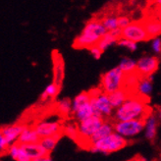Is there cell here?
<instances>
[{
  "instance_id": "obj_15",
  "label": "cell",
  "mask_w": 161,
  "mask_h": 161,
  "mask_svg": "<svg viewBox=\"0 0 161 161\" xmlns=\"http://www.w3.org/2000/svg\"><path fill=\"white\" fill-rule=\"evenodd\" d=\"M108 95H109L110 102L114 109H117L118 107H120L129 97H130L127 88H125V87L120 88V90H118L114 92H111Z\"/></svg>"
},
{
  "instance_id": "obj_36",
  "label": "cell",
  "mask_w": 161,
  "mask_h": 161,
  "mask_svg": "<svg viewBox=\"0 0 161 161\" xmlns=\"http://www.w3.org/2000/svg\"><path fill=\"white\" fill-rule=\"evenodd\" d=\"M154 3L157 6H161V0H154Z\"/></svg>"
},
{
  "instance_id": "obj_16",
  "label": "cell",
  "mask_w": 161,
  "mask_h": 161,
  "mask_svg": "<svg viewBox=\"0 0 161 161\" xmlns=\"http://www.w3.org/2000/svg\"><path fill=\"white\" fill-rule=\"evenodd\" d=\"M39 141H40V136L36 131V129L27 127L20 135L18 142L21 144H29V143L39 142Z\"/></svg>"
},
{
  "instance_id": "obj_13",
  "label": "cell",
  "mask_w": 161,
  "mask_h": 161,
  "mask_svg": "<svg viewBox=\"0 0 161 161\" xmlns=\"http://www.w3.org/2000/svg\"><path fill=\"white\" fill-rule=\"evenodd\" d=\"M157 118L153 114H149L146 118V124H144V138L148 141H153L157 133Z\"/></svg>"
},
{
  "instance_id": "obj_25",
  "label": "cell",
  "mask_w": 161,
  "mask_h": 161,
  "mask_svg": "<svg viewBox=\"0 0 161 161\" xmlns=\"http://www.w3.org/2000/svg\"><path fill=\"white\" fill-rule=\"evenodd\" d=\"M57 110L63 116H68L72 113V101L69 98H63L57 103Z\"/></svg>"
},
{
  "instance_id": "obj_32",
  "label": "cell",
  "mask_w": 161,
  "mask_h": 161,
  "mask_svg": "<svg viewBox=\"0 0 161 161\" xmlns=\"http://www.w3.org/2000/svg\"><path fill=\"white\" fill-rule=\"evenodd\" d=\"M91 53H92V55L93 56V57L95 58V59H99L100 58V56H101V54H102V50L100 49V48L97 46V45H93V46H92L91 48Z\"/></svg>"
},
{
  "instance_id": "obj_23",
  "label": "cell",
  "mask_w": 161,
  "mask_h": 161,
  "mask_svg": "<svg viewBox=\"0 0 161 161\" xmlns=\"http://www.w3.org/2000/svg\"><path fill=\"white\" fill-rule=\"evenodd\" d=\"M136 65H138L136 61L131 58H123L119 64V67L122 69L125 74H131L136 71Z\"/></svg>"
},
{
  "instance_id": "obj_30",
  "label": "cell",
  "mask_w": 161,
  "mask_h": 161,
  "mask_svg": "<svg viewBox=\"0 0 161 161\" xmlns=\"http://www.w3.org/2000/svg\"><path fill=\"white\" fill-rule=\"evenodd\" d=\"M131 24V20L129 19L126 16H121V17H118V28L120 29H124L127 26H129Z\"/></svg>"
},
{
  "instance_id": "obj_4",
  "label": "cell",
  "mask_w": 161,
  "mask_h": 161,
  "mask_svg": "<svg viewBox=\"0 0 161 161\" xmlns=\"http://www.w3.org/2000/svg\"><path fill=\"white\" fill-rule=\"evenodd\" d=\"M125 73L119 66L109 70L101 77V86L104 92H114L124 86Z\"/></svg>"
},
{
  "instance_id": "obj_22",
  "label": "cell",
  "mask_w": 161,
  "mask_h": 161,
  "mask_svg": "<svg viewBox=\"0 0 161 161\" xmlns=\"http://www.w3.org/2000/svg\"><path fill=\"white\" fill-rule=\"evenodd\" d=\"M117 42H118V38L114 37L109 31H107V33L98 40V42L96 45H97L102 51H105L109 46L113 45L114 43H117Z\"/></svg>"
},
{
  "instance_id": "obj_11",
  "label": "cell",
  "mask_w": 161,
  "mask_h": 161,
  "mask_svg": "<svg viewBox=\"0 0 161 161\" xmlns=\"http://www.w3.org/2000/svg\"><path fill=\"white\" fill-rule=\"evenodd\" d=\"M26 128L27 126L24 124H14L10 126H6L1 129L0 135L4 136L8 144H9V147H11L16 142H18L20 135Z\"/></svg>"
},
{
  "instance_id": "obj_14",
  "label": "cell",
  "mask_w": 161,
  "mask_h": 161,
  "mask_svg": "<svg viewBox=\"0 0 161 161\" xmlns=\"http://www.w3.org/2000/svg\"><path fill=\"white\" fill-rule=\"evenodd\" d=\"M114 132V124H111L110 122H105L104 121L103 124L97 129L96 131L90 139H88V144H92L95 142H97L103 138H105L108 135L112 134Z\"/></svg>"
},
{
  "instance_id": "obj_17",
  "label": "cell",
  "mask_w": 161,
  "mask_h": 161,
  "mask_svg": "<svg viewBox=\"0 0 161 161\" xmlns=\"http://www.w3.org/2000/svg\"><path fill=\"white\" fill-rule=\"evenodd\" d=\"M136 88L139 94L142 97L149 96L152 92V76L141 77Z\"/></svg>"
},
{
  "instance_id": "obj_35",
  "label": "cell",
  "mask_w": 161,
  "mask_h": 161,
  "mask_svg": "<svg viewBox=\"0 0 161 161\" xmlns=\"http://www.w3.org/2000/svg\"><path fill=\"white\" fill-rule=\"evenodd\" d=\"M140 161H152V160H151V159H148V158H147V157H142Z\"/></svg>"
},
{
  "instance_id": "obj_8",
  "label": "cell",
  "mask_w": 161,
  "mask_h": 161,
  "mask_svg": "<svg viewBox=\"0 0 161 161\" xmlns=\"http://www.w3.org/2000/svg\"><path fill=\"white\" fill-rule=\"evenodd\" d=\"M103 117L98 115H92L83 121H80L78 124L79 135L80 136L88 141V139L97 131V129L103 124Z\"/></svg>"
},
{
  "instance_id": "obj_19",
  "label": "cell",
  "mask_w": 161,
  "mask_h": 161,
  "mask_svg": "<svg viewBox=\"0 0 161 161\" xmlns=\"http://www.w3.org/2000/svg\"><path fill=\"white\" fill-rule=\"evenodd\" d=\"M144 27L147 31L149 39L155 38L161 35V20L157 19H149L144 21Z\"/></svg>"
},
{
  "instance_id": "obj_10",
  "label": "cell",
  "mask_w": 161,
  "mask_h": 161,
  "mask_svg": "<svg viewBox=\"0 0 161 161\" xmlns=\"http://www.w3.org/2000/svg\"><path fill=\"white\" fill-rule=\"evenodd\" d=\"M40 138L61 134L62 126L58 121H42L35 127Z\"/></svg>"
},
{
  "instance_id": "obj_12",
  "label": "cell",
  "mask_w": 161,
  "mask_h": 161,
  "mask_svg": "<svg viewBox=\"0 0 161 161\" xmlns=\"http://www.w3.org/2000/svg\"><path fill=\"white\" fill-rule=\"evenodd\" d=\"M9 156L14 161H31V157L29 155L28 151L24 147L23 144L21 143H14L11 147H9L7 150Z\"/></svg>"
},
{
  "instance_id": "obj_37",
  "label": "cell",
  "mask_w": 161,
  "mask_h": 161,
  "mask_svg": "<svg viewBox=\"0 0 161 161\" xmlns=\"http://www.w3.org/2000/svg\"><path fill=\"white\" fill-rule=\"evenodd\" d=\"M158 117H159V119L161 120V107H160V109H159V113H158Z\"/></svg>"
},
{
  "instance_id": "obj_29",
  "label": "cell",
  "mask_w": 161,
  "mask_h": 161,
  "mask_svg": "<svg viewBox=\"0 0 161 161\" xmlns=\"http://www.w3.org/2000/svg\"><path fill=\"white\" fill-rule=\"evenodd\" d=\"M103 26L107 31H112L118 28V18L116 17H107L102 21Z\"/></svg>"
},
{
  "instance_id": "obj_33",
  "label": "cell",
  "mask_w": 161,
  "mask_h": 161,
  "mask_svg": "<svg viewBox=\"0 0 161 161\" xmlns=\"http://www.w3.org/2000/svg\"><path fill=\"white\" fill-rule=\"evenodd\" d=\"M31 161H53V159L49 156V155H45V156H42V157H38V158H35Z\"/></svg>"
},
{
  "instance_id": "obj_34",
  "label": "cell",
  "mask_w": 161,
  "mask_h": 161,
  "mask_svg": "<svg viewBox=\"0 0 161 161\" xmlns=\"http://www.w3.org/2000/svg\"><path fill=\"white\" fill-rule=\"evenodd\" d=\"M157 18L159 20H161V6H158V9H157Z\"/></svg>"
},
{
  "instance_id": "obj_24",
  "label": "cell",
  "mask_w": 161,
  "mask_h": 161,
  "mask_svg": "<svg viewBox=\"0 0 161 161\" xmlns=\"http://www.w3.org/2000/svg\"><path fill=\"white\" fill-rule=\"evenodd\" d=\"M59 90H60V86L58 84H56L55 82L50 85H48L42 94V100L44 101L48 98L54 97V96L59 92Z\"/></svg>"
},
{
  "instance_id": "obj_27",
  "label": "cell",
  "mask_w": 161,
  "mask_h": 161,
  "mask_svg": "<svg viewBox=\"0 0 161 161\" xmlns=\"http://www.w3.org/2000/svg\"><path fill=\"white\" fill-rule=\"evenodd\" d=\"M117 44L120 45V46L126 47V48H128L129 50H131V51H136V48H138L136 42H133V40H130V39L124 38V37H120L118 39V42H117Z\"/></svg>"
},
{
  "instance_id": "obj_28",
  "label": "cell",
  "mask_w": 161,
  "mask_h": 161,
  "mask_svg": "<svg viewBox=\"0 0 161 161\" xmlns=\"http://www.w3.org/2000/svg\"><path fill=\"white\" fill-rule=\"evenodd\" d=\"M64 133H65L68 136L72 139H77L79 135V129L78 126H76L75 124H67L65 127H64Z\"/></svg>"
},
{
  "instance_id": "obj_7",
  "label": "cell",
  "mask_w": 161,
  "mask_h": 161,
  "mask_svg": "<svg viewBox=\"0 0 161 161\" xmlns=\"http://www.w3.org/2000/svg\"><path fill=\"white\" fill-rule=\"evenodd\" d=\"M127 39L133 40L135 42H147L149 40V36L144 27L143 22H133L122 30V36Z\"/></svg>"
},
{
  "instance_id": "obj_6",
  "label": "cell",
  "mask_w": 161,
  "mask_h": 161,
  "mask_svg": "<svg viewBox=\"0 0 161 161\" xmlns=\"http://www.w3.org/2000/svg\"><path fill=\"white\" fill-rule=\"evenodd\" d=\"M91 102L92 104L94 115L101 117H109L113 113V106L110 102L109 95L106 92H99L92 94L91 93Z\"/></svg>"
},
{
  "instance_id": "obj_9",
  "label": "cell",
  "mask_w": 161,
  "mask_h": 161,
  "mask_svg": "<svg viewBox=\"0 0 161 161\" xmlns=\"http://www.w3.org/2000/svg\"><path fill=\"white\" fill-rule=\"evenodd\" d=\"M159 59L155 56H144L138 61L136 72L141 77H148L158 69Z\"/></svg>"
},
{
  "instance_id": "obj_26",
  "label": "cell",
  "mask_w": 161,
  "mask_h": 161,
  "mask_svg": "<svg viewBox=\"0 0 161 161\" xmlns=\"http://www.w3.org/2000/svg\"><path fill=\"white\" fill-rule=\"evenodd\" d=\"M56 58H57V60H56L54 62L55 64V83L58 84L60 86L61 82H62V79H63V62L61 60V58L59 57V56H56Z\"/></svg>"
},
{
  "instance_id": "obj_18",
  "label": "cell",
  "mask_w": 161,
  "mask_h": 161,
  "mask_svg": "<svg viewBox=\"0 0 161 161\" xmlns=\"http://www.w3.org/2000/svg\"><path fill=\"white\" fill-rule=\"evenodd\" d=\"M74 115L75 119L78 121V122H80L88 117H91L92 115H94V111H93V107H92V104L90 101L86 102L85 104H83L82 106H80L75 112L72 113Z\"/></svg>"
},
{
  "instance_id": "obj_2",
  "label": "cell",
  "mask_w": 161,
  "mask_h": 161,
  "mask_svg": "<svg viewBox=\"0 0 161 161\" xmlns=\"http://www.w3.org/2000/svg\"><path fill=\"white\" fill-rule=\"evenodd\" d=\"M106 28L103 26L102 22L91 21L87 23L80 35L76 38L74 42L75 48H91L96 45L98 40L107 33Z\"/></svg>"
},
{
  "instance_id": "obj_1",
  "label": "cell",
  "mask_w": 161,
  "mask_h": 161,
  "mask_svg": "<svg viewBox=\"0 0 161 161\" xmlns=\"http://www.w3.org/2000/svg\"><path fill=\"white\" fill-rule=\"evenodd\" d=\"M150 114L142 96H130L122 105L118 107L114 113L116 121H127L133 119H146Z\"/></svg>"
},
{
  "instance_id": "obj_21",
  "label": "cell",
  "mask_w": 161,
  "mask_h": 161,
  "mask_svg": "<svg viewBox=\"0 0 161 161\" xmlns=\"http://www.w3.org/2000/svg\"><path fill=\"white\" fill-rule=\"evenodd\" d=\"M60 138H61V134L50 136H45V138H40L39 143L45 148V150L48 152V153H50L51 151H53L55 149Z\"/></svg>"
},
{
  "instance_id": "obj_5",
  "label": "cell",
  "mask_w": 161,
  "mask_h": 161,
  "mask_svg": "<svg viewBox=\"0 0 161 161\" xmlns=\"http://www.w3.org/2000/svg\"><path fill=\"white\" fill-rule=\"evenodd\" d=\"M144 124L146 119L116 121L114 123V131L129 140L142 134L144 131Z\"/></svg>"
},
{
  "instance_id": "obj_31",
  "label": "cell",
  "mask_w": 161,
  "mask_h": 161,
  "mask_svg": "<svg viewBox=\"0 0 161 161\" xmlns=\"http://www.w3.org/2000/svg\"><path fill=\"white\" fill-rule=\"evenodd\" d=\"M152 49L156 54H160L161 53V39L158 37L153 38V42H152Z\"/></svg>"
},
{
  "instance_id": "obj_20",
  "label": "cell",
  "mask_w": 161,
  "mask_h": 161,
  "mask_svg": "<svg viewBox=\"0 0 161 161\" xmlns=\"http://www.w3.org/2000/svg\"><path fill=\"white\" fill-rule=\"evenodd\" d=\"M23 146H24V147L26 148V150L28 151V153L31 157V159L38 158V157L45 156L47 154H49L45 150V148L39 142L29 143V144H23Z\"/></svg>"
},
{
  "instance_id": "obj_3",
  "label": "cell",
  "mask_w": 161,
  "mask_h": 161,
  "mask_svg": "<svg viewBox=\"0 0 161 161\" xmlns=\"http://www.w3.org/2000/svg\"><path fill=\"white\" fill-rule=\"evenodd\" d=\"M128 143V140L117 132H113L97 142L90 144V151L92 153L110 154L124 148Z\"/></svg>"
}]
</instances>
